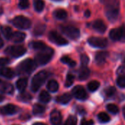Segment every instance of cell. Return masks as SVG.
<instances>
[{"label":"cell","mask_w":125,"mask_h":125,"mask_svg":"<svg viewBox=\"0 0 125 125\" xmlns=\"http://www.w3.org/2000/svg\"><path fill=\"white\" fill-rule=\"evenodd\" d=\"M120 2L119 0H108L105 7V13L111 22L117 21L119 16Z\"/></svg>","instance_id":"1"},{"label":"cell","mask_w":125,"mask_h":125,"mask_svg":"<svg viewBox=\"0 0 125 125\" xmlns=\"http://www.w3.org/2000/svg\"><path fill=\"white\" fill-rule=\"evenodd\" d=\"M53 55V50L51 48L47 47L46 48L40 51L35 56V62L38 64L43 65L47 64Z\"/></svg>","instance_id":"2"},{"label":"cell","mask_w":125,"mask_h":125,"mask_svg":"<svg viewBox=\"0 0 125 125\" xmlns=\"http://www.w3.org/2000/svg\"><path fill=\"white\" fill-rule=\"evenodd\" d=\"M48 77V73L45 70L37 73L32 78L31 89L33 92H37L43 84Z\"/></svg>","instance_id":"3"},{"label":"cell","mask_w":125,"mask_h":125,"mask_svg":"<svg viewBox=\"0 0 125 125\" xmlns=\"http://www.w3.org/2000/svg\"><path fill=\"white\" fill-rule=\"evenodd\" d=\"M60 30L63 34H64L71 40H77L80 37V29L75 26L71 25L60 26Z\"/></svg>","instance_id":"4"},{"label":"cell","mask_w":125,"mask_h":125,"mask_svg":"<svg viewBox=\"0 0 125 125\" xmlns=\"http://www.w3.org/2000/svg\"><path fill=\"white\" fill-rule=\"evenodd\" d=\"M36 68V62L31 59L23 61L18 67V72L23 74H30Z\"/></svg>","instance_id":"5"},{"label":"cell","mask_w":125,"mask_h":125,"mask_svg":"<svg viewBox=\"0 0 125 125\" xmlns=\"http://www.w3.org/2000/svg\"><path fill=\"white\" fill-rule=\"evenodd\" d=\"M12 24L20 29H28L31 26V21L25 16L18 15L12 21Z\"/></svg>","instance_id":"6"},{"label":"cell","mask_w":125,"mask_h":125,"mask_svg":"<svg viewBox=\"0 0 125 125\" xmlns=\"http://www.w3.org/2000/svg\"><path fill=\"white\" fill-rule=\"evenodd\" d=\"M26 48L21 45H12V46L7 47L4 52L7 55L17 58L23 56L26 53Z\"/></svg>","instance_id":"7"},{"label":"cell","mask_w":125,"mask_h":125,"mask_svg":"<svg viewBox=\"0 0 125 125\" xmlns=\"http://www.w3.org/2000/svg\"><path fill=\"white\" fill-rule=\"evenodd\" d=\"M88 43L94 48H104L108 45V40L103 37H91L88 39Z\"/></svg>","instance_id":"8"},{"label":"cell","mask_w":125,"mask_h":125,"mask_svg":"<svg viewBox=\"0 0 125 125\" xmlns=\"http://www.w3.org/2000/svg\"><path fill=\"white\" fill-rule=\"evenodd\" d=\"M48 38L52 42L58 45H65L68 44V42L66 39H64L58 32L54 31H51L49 32Z\"/></svg>","instance_id":"9"},{"label":"cell","mask_w":125,"mask_h":125,"mask_svg":"<svg viewBox=\"0 0 125 125\" xmlns=\"http://www.w3.org/2000/svg\"><path fill=\"white\" fill-rule=\"evenodd\" d=\"M72 93L73 96L81 100H84L87 98V94L83 89V86H76L73 89Z\"/></svg>","instance_id":"10"},{"label":"cell","mask_w":125,"mask_h":125,"mask_svg":"<svg viewBox=\"0 0 125 125\" xmlns=\"http://www.w3.org/2000/svg\"><path fill=\"white\" fill-rule=\"evenodd\" d=\"M18 108L14 105L8 104L0 108V114L2 115H12L18 111Z\"/></svg>","instance_id":"11"},{"label":"cell","mask_w":125,"mask_h":125,"mask_svg":"<svg viewBox=\"0 0 125 125\" xmlns=\"http://www.w3.org/2000/svg\"><path fill=\"white\" fill-rule=\"evenodd\" d=\"M110 38L114 41H122V26L113 29L109 33Z\"/></svg>","instance_id":"12"},{"label":"cell","mask_w":125,"mask_h":125,"mask_svg":"<svg viewBox=\"0 0 125 125\" xmlns=\"http://www.w3.org/2000/svg\"><path fill=\"white\" fill-rule=\"evenodd\" d=\"M92 27L96 31H97L100 34H103L106 31V29H107L105 23L102 20H100V19L96 20L93 22Z\"/></svg>","instance_id":"13"},{"label":"cell","mask_w":125,"mask_h":125,"mask_svg":"<svg viewBox=\"0 0 125 125\" xmlns=\"http://www.w3.org/2000/svg\"><path fill=\"white\" fill-rule=\"evenodd\" d=\"M51 122L53 125H59L62 122V114L57 110H53L50 116Z\"/></svg>","instance_id":"14"},{"label":"cell","mask_w":125,"mask_h":125,"mask_svg":"<svg viewBox=\"0 0 125 125\" xmlns=\"http://www.w3.org/2000/svg\"><path fill=\"white\" fill-rule=\"evenodd\" d=\"M108 53L107 51H99L95 56V62L98 65H102L106 62V59L108 56Z\"/></svg>","instance_id":"15"},{"label":"cell","mask_w":125,"mask_h":125,"mask_svg":"<svg viewBox=\"0 0 125 125\" xmlns=\"http://www.w3.org/2000/svg\"><path fill=\"white\" fill-rule=\"evenodd\" d=\"M90 75V70L87 67H84L82 66V67L81 68L80 71H79V74H78V78L81 81H83L86 80L89 78Z\"/></svg>","instance_id":"16"},{"label":"cell","mask_w":125,"mask_h":125,"mask_svg":"<svg viewBox=\"0 0 125 125\" xmlns=\"http://www.w3.org/2000/svg\"><path fill=\"white\" fill-rule=\"evenodd\" d=\"M25 38H26V34L24 33L21 31H15L13 32L11 40L14 42H21L24 40Z\"/></svg>","instance_id":"17"},{"label":"cell","mask_w":125,"mask_h":125,"mask_svg":"<svg viewBox=\"0 0 125 125\" xmlns=\"http://www.w3.org/2000/svg\"><path fill=\"white\" fill-rule=\"evenodd\" d=\"M72 99V96L69 93H65L59 97H58L56 98V101L59 103H61V104H63V105H65V104H67L69 103V102Z\"/></svg>","instance_id":"18"},{"label":"cell","mask_w":125,"mask_h":125,"mask_svg":"<svg viewBox=\"0 0 125 125\" xmlns=\"http://www.w3.org/2000/svg\"><path fill=\"white\" fill-rule=\"evenodd\" d=\"M53 16L58 20H64L67 17V12L63 9H57L53 12Z\"/></svg>","instance_id":"19"},{"label":"cell","mask_w":125,"mask_h":125,"mask_svg":"<svg viewBox=\"0 0 125 125\" xmlns=\"http://www.w3.org/2000/svg\"><path fill=\"white\" fill-rule=\"evenodd\" d=\"M30 46L34 49V50H37V51H42L45 48H46L48 46L42 42H40V41H35V42H32L30 45Z\"/></svg>","instance_id":"20"},{"label":"cell","mask_w":125,"mask_h":125,"mask_svg":"<svg viewBox=\"0 0 125 125\" xmlns=\"http://www.w3.org/2000/svg\"><path fill=\"white\" fill-rule=\"evenodd\" d=\"M45 29H46V26L45 24H42V23H40V24H38L37 25L34 29V31H33V33L34 35L36 36H40V35H42L45 31Z\"/></svg>","instance_id":"21"},{"label":"cell","mask_w":125,"mask_h":125,"mask_svg":"<svg viewBox=\"0 0 125 125\" xmlns=\"http://www.w3.org/2000/svg\"><path fill=\"white\" fill-rule=\"evenodd\" d=\"M1 31L2 32V34L4 35V37L6 39L11 40L13 31H12V29L10 27H9V26H3L1 29Z\"/></svg>","instance_id":"22"},{"label":"cell","mask_w":125,"mask_h":125,"mask_svg":"<svg viewBox=\"0 0 125 125\" xmlns=\"http://www.w3.org/2000/svg\"><path fill=\"white\" fill-rule=\"evenodd\" d=\"M0 74L2 76L7 78H12L14 76L13 71L11 69L7 68V67H3V68H1V70H0Z\"/></svg>","instance_id":"23"},{"label":"cell","mask_w":125,"mask_h":125,"mask_svg":"<svg viewBox=\"0 0 125 125\" xmlns=\"http://www.w3.org/2000/svg\"><path fill=\"white\" fill-rule=\"evenodd\" d=\"M47 88L50 92H56L59 89V83H57V81H56L54 80H51L48 83Z\"/></svg>","instance_id":"24"},{"label":"cell","mask_w":125,"mask_h":125,"mask_svg":"<svg viewBox=\"0 0 125 125\" xmlns=\"http://www.w3.org/2000/svg\"><path fill=\"white\" fill-rule=\"evenodd\" d=\"M45 7V2L43 0H34V7L37 12H42Z\"/></svg>","instance_id":"25"},{"label":"cell","mask_w":125,"mask_h":125,"mask_svg":"<svg viewBox=\"0 0 125 125\" xmlns=\"http://www.w3.org/2000/svg\"><path fill=\"white\" fill-rule=\"evenodd\" d=\"M27 86V80L26 78H20L16 82V86L20 91H23Z\"/></svg>","instance_id":"26"},{"label":"cell","mask_w":125,"mask_h":125,"mask_svg":"<svg viewBox=\"0 0 125 125\" xmlns=\"http://www.w3.org/2000/svg\"><path fill=\"white\" fill-rule=\"evenodd\" d=\"M39 100H40L41 102H42V103H48V102L51 100V96H50V94H49L46 91H42V92L40 94Z\"/></svg>","instance_id":"27"},{"label":"cell","mask_w":125,"mask_h":125,"mask_svg":"<svg viewBox=\"0 0 125 125\" xmlns=\"http://www.w3.org/2000/svg\"><path fill=\"white\" fill-rule=\"evenodd\" d=\"M45 112V108L39 104H35L33 106V114L34 115H40Z\"/></svg>","instance_id":"28"},{"label":"cell","mask_w":125,"mask_h":125,"mask_svg":"<svg viewBox=\"0 0 125 125\" xmlns=\"http://www.w3.org/2000/svg\"><path fill=\"white\" fill-rule=\"evenodd\" d=\"M61 62H63L64 64H66L69 65L71 67H75L76 65V62L74 60L71 59L69 56H63L61 59Z\"/></svg>","instance_id":"29"},{"label":"cell","mask_w":125,"mask_h":125,"mask_svg":"<svg viewBox=\"0 0 125 125\" xmlns=\"http://www.w3.org/2000/svg\"><path fill=\"white\" fill-rule=\"evenodd\" d=\"M97 118L99 119V121L101 122V123H107L110 121L111 118L110 116L106 114V113H100L97 116Z\"/></svg>","instance_id":"30"},{"label":"cell","mask_w":125,"mask_h":125,"mask_svg":"<svg viewBox=\"0 0 125 125\" xmlns=\"http://www.w3.org/2000/svg\"><path fill=\"white\" fill-rule=\"evenodd\" d=\"M100 87V83L97 81H92L89 83L88 89L90 92H95Z\"/></svg>","instance_id":"31"},{"label":"cell","mask_w":125,"mask_h":125,"mask_svg":"<svg viewBox=\"0 0 125 125\" xmlns=\"http://www.w3.org/2000/svg\"><path fill=\"white\" fill-rule=\"evenodd\" d=\"M13 86L10 84V83H6L4 84L2 87H1V91L4 92V93H6V94H12L13 93Z\"/></svg>","instance_id":"32"},{"label":"cell","mask_w":125,"mask_h":125,"mask_svg":"<svg viewBox=\"0 0 125 125\" xmlns=\"http://www.w3.org/2000/svg\"><path fill=\"white\" fill-rule=\"evenodd\" d=\"M106 108L110 113L114 114H116L119 112V108L117 107V105H116L114 104H108V105H107Z\"/></svg>","instance_id":"33"},{"label":"cell","mask_w":125,"mask_h":125,"mask_svg":"<svg viewBox=\"0 0 125 125\" xmlns=\"http://www.w3.org/2000/svg\"><path fill=\"white\" fill-rule=\"evenodd\" d=\"M74 80H75V78L73 75L71 74H68L67 75V78H66V81H65V86L67 87H70L73 85V82H74Z\"/></svg>","instance_id":"34"},{"label":"cell","mask_w":125,"mask_h":125,"mask_svg":"<svg viewBox=\"0 0 125 125\" xmlns=\"http://www.w3.org/2000/svg\"><path fill=\"white\" fill-rule=\"evenodd\" d=\"M116 90L115 89V87L114 86H109L108 88H107L105 90V95L108 97H112L115 94Z\"/></svg>","instance_id":"35"},{"label":"cell","mask_w":125,"mask_h":125,"mask_svg":"<svg viewBox=\"0 0 125 125\" xmlns=\"http://www.w3.org/2000/svg\"><path fill=\"white\" fill-rule=\"evenodd\" d=\"M116 83H117V85L121 87V88H125V75H120L118 78H117V81H116Z\"/></svg>","instance_id":"36"},{"label":"cell","mask_w":125,"mask_h":125,"mask_svg":"<svg viewBox=\"0 0 125 125\" xmlns=\"http://www.w3.org/2000/svg\"><path fill=\"white\" fill-rule=\"evenodd\" d=\"M64 125H77V119L75 116H70L67 119Z\"/></svg>","instance_id":"37"},{"label":"cell","mask_w":125,"mask_h":125,"mask_svg":"<svg viewBox=\"0 0 125 125\" xmlns=\"http://www.w3.org/2000/svg\"><path fill=\"white\" fill-rule=\"evenodd\" d=\"M18 6L21 9H26L29 6V0H19Z\"/></svg>","instance_id":"38"},{"label":"cell","mask_w":125,"mask_h":125,"mask_svg":"<svg viewBox=\"0 0 125 125\" xmlns=\"http://www.w3.org/2000/svg\"><path fill=\"white\" fill-rule=\"evenodd\" d=\"M81 61L82 66L86 67V65L88 64V63H89V57H88L87 55L83 54V55H81Z\"/></svg>","instance_id":"39"},{"label":"cell","mask_w":125,"mask_h":125,"mask_svg":"<svg viewBox=\"0 0 125 125\" xmlns=\"http://www.w3.org/2000/svg\"><path fill=\"white\" fill-rule=\"evenodd\" d=\"M31 96L28 93H23L20 95V99L23 101H28L31 100Z\"/></svg>","instance_id":"40"},{"label":"cell","mask_w":125,"mask_h":125,"mask_svg":"<svg viewBox=\"0 0 125 125\" xmlns=\"http://www.w3.org/2000/svg\"><path fill=\"white\" fill-rule=\"evenodd\" d=\"M9 59L7 58H0V67H3L9 63Z\"/></svg>","instance_id":"41"},{"label":"cell","mask_w":125,"mask_h":125,"mask_svg":"<svg viewBox=\"0 0 125 125\" xmlns=\"http://www.w3.org/2000/svg\"><path fill=\"white\" fill-rule=\"evenodd\" d=\"M94 125V122L92 120L90 121H87L86 119H83L81 122V125Z\"/></svg>","instance_id":"42"},{"label":"cell","mask_w":125,"mask_h":125,"mask_svg":"<svg viewBox=\"0 0 125 125\" xmlns=\"http://www.w3.org/2000/svg\"><path fill=\"white\" fill-rule=\"evenodd\" d=\"M84 15L86 18H89L91 16V11L89 10H86L84 12Z\"/></svg>","instance_id":"43"},{"label":"cell","mask_w":125,"mask_h":125,"mask_svg":"<svg viewBox=\"0 0 125 125\" xmlns=\"http://www.w3.org/2000/svg\"><path fill=\"white\" fill-rule=\"evenodd\" d=\"M122 41H125V26H122Z\"/></svg>","instance_id":"44"},{"label":"cell","mask_w":125,"mask_h":125,"mask_svg":"<svg viewBox=\"0 0 125 125\" xmlns=\"http://www.w3.org/2000/svg\"><path fill=\"white\" fill-rule=\"evenodd\" d=\"M33 125H46L45 124H44V123H41V122H37V123H35V124H34Z\"/></svg>","instance_id":"45"},{"label":"cell","mask_w":125,"mask_h":125,"mask_svg":"<svg viewBox=\"0 0 125 125\" xmlns=\"http://www.w3.org/2000/svg\"><path fill=\"white\" fill-rule=\"evenodd\" d=\"M2 46H3V41H2V40H1V38L0 37V48H1Z\"/></svg>","instance_id":"46"},{"label":"cell","mask_w":125,"mask_h":125,"mask_svg":"<svg viewBox=\"0 0 125 125\" xmlns=\"http://www.w3.org/2000/svg\"><path fill=\"white\" fill-rule=\"evenodd\" d=\"M4 96H2V95H1V94H0V102L3 101V100H4Z\"/></svg>","instance_id":"47"},{"label":"cell","mask_w":125,"mask_h":125,"mask_svg":"<svg viewBox=\"0 0 125 125\" xmlns=\"http://www.w3.org/2000/svg\"><path fill=\"white\" fill-rule=\"evenodd\" d=\"M2 13H3V9H2V7H0V15H1Z\"/></svg>","instance_id":"48"},{"label":"cell","mask_w":125,"mask_h":125,"mask_svg":"<svg viewBox=\"0 0 125 125\" xmlns=\"http://www.w3.org/2000/svg\"><path fill=\"white\" fill-rule=\"evenodd\" d=\"M123 114H124V116L125 118V107L123 108Z\"/></svg>","instance_id":"49"},{"label":"cell","mask_w":125,"mask_h":125,"mask_svg":"<svg viewBox=\"0 0 125 125\" xmlns=\"http://www.w3.org/2000/svg\"><path fill=\"white\" fill-rule=\"evenodd\" d=\"M123 67V68L125 70V60H124V67Z\"/></svg>","instance_id":"50"},{"label":"cell","mask_w":125,"mask_h":125,"mask_svg":"<svg viewBox=\"0 0 125 125\" xmlns=\"http://www.w3.org/2000/svg\"><path fill=\"white\" fill-rule=\"evenodd\" d=\"M100 1H101V2H103V1H105V0H100Z\"/></svg>","instance_id":"51"},{"label":"cell","mask_w":125,"mask_h":125,"mask_svg":"<svg viewBox=\"0 0 125 125\" xmlns=\"http://www.w3.org/2000/svg\"><path fill=\"white\" fill-rule=\"evenodd\" d=\"M54 1H62V0H54Z\"/></svg>","instance_id":"52"},{"label":"cell","mask_w":125,"mask_h":125,"mask_svg":"<svg viewBox=\"0 0 125 125\" xmlns=\"http://www.w3.org/2000/svg\"><path fill=\"white\" fill-rule=\"evenodd\" d=\"M73 1H75V0H73Z\"/></svg>","instance_id":"53"},{"label":"cell","mask_w":125,"mask_h":125,"mask_svg":"<svg viewBox=\"0 0 125 125\" xmlns=\"http://www.w3.org/2000/svg\"><path fill=\"white\" fill-rule=\"evenodd\" d=\"M0 82H1V79H0Z\"/></svg>","instance_id":"54"}]
</instances>
